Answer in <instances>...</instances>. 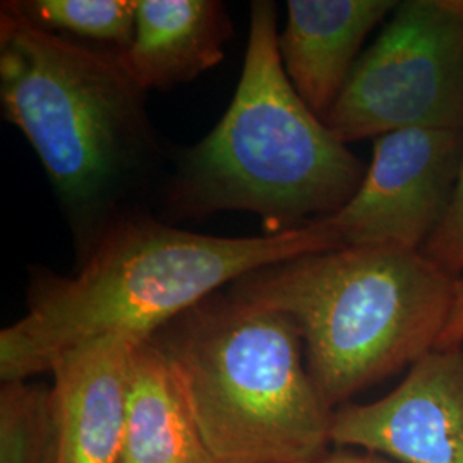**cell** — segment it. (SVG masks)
I'll use <instances>...</instances> for the list:
<instances>
[{"label":"cell","mask_w":463,"mask_h":463,"mask_svg":"<svg viewBox=\"0 0 463 463\" xmlns=\"http://www.w3.org/2000/svg\"><path fill=\"white\" fill-rule=\"evenodd\" d=\"M326 252L315 223L263 237H215L151 218H116L74 277L45 275L30 309L0 333V376L47 373L67 350L105 336L145 342L227 283Z\"/></svg>","instance_id":"6da1fadb"},{"label":"cell","mask_w":463,"mask_h":463,"mask_svg":"<svg viewBox=\"0 0 463 463\" xmlns=\"http://www.w3.org/2000/svg\"><path fill=\"white\" fill-rule=\"evenodd\" d=\"M365 170L290 83L279 53L275 4L254 2L231 107L185 151L170 203L184 216L248 212L261 216L269 233H283L342 208Z\"/></svg>","instance_id":"7a4b0ae2"},{"label":"cell","mask_w":463,"mask_h":463,"mask_svg":"<svg viewBox=\"0 0 463 463\" xmlns=\"http://www.w3.org/2000/svg\"><path fill=\"white\" fill-rule=\"evenodd\" d=\"M455 283L422 249L361 246L265 266L229 292L298 325L309 376L335 412L436 348Z\"/></svg>","instance_id":"3957f363"},{"label":"cell","mask_w":463,"mask_h":463,"mask_svg":"<svg viewBox=\"0 0 463 463\" xmlns=\"http://www.w3.org/2000/svg\"><path fill=\"white\" fill-rule=\"evenodd\" d=\"M145 93L118 50L90 49L0 9V101L90 244L151 148Z\"/></svg>","instance_id":"277c9868"},{"label":"cell","mask_w":463,"mask_h":463,"mask_svg":"<svg viewBox=\"0 0 463 463\" xmlns=\"http://www.w3.org/2000/svg\"><path fill=\"white\" fill-rule=\"evenodd\" d=\"M174 365L212 463H321L333 411L309 376L298 325L213 294L151 336Z\"/></svg>","instance_id":"5b68a950"},{"label":"cell","mask_w":463,"mask_h":463,"mask_svg":"<svg viewBox=\"0 0 463 463\" xmlns=\"http://www.w3.org/2000/svg\"><path fill=\"white\" fill-rule=\"evenodd\" d=\"M323 122L344 145L405 129L463 131V0L398 2Z\"/></svg>","instance_id":"8992f818"},{"label":"cell","mask_w":463,"mask_h":463,"mask_svg":"<svg viewBox=\"0 0 463 463\" xmlns=\"http://www.w3.org/2000/svg\"><path fill=\"white\" fill-rule=\"evenodd\" d=\"M462 149L458 129H405L376 137L359 189L335 213L315 222L330 250L424 248L447 212Z\"/></svg>","instance_id":"52a82bcc"},{"label":"cell","mask_w":463,"mask_h":463,"mask_svg":"<svg viewBox=\"0 0 463 463\" xmlns=\"http://www.w3.org/2000/svg\"><path fill=\"white\" fill-rule=\"evenodd\" d=\"M331 443L400 463H463V348H434L386 397L333 412Z\"/></svg>","instance_id":"ba28073f"},{"label":"cell","mask_w":463,"mask_h":463,"mask_svg":"<svg viewBox=\"0 0 463 463\" xmlns=\"http://www.w3.org/2000/svg\"><path fill=\"white\" fill-rule=\"evenodd\" d=\"M137 344L112 335L67 350L53 363L57 463H118Z\"/></svg>","instance_id":"9c48e42d"},{"label":"cell","mask_w":463,"mask_h":463,"mask_svg":"<svg viewBox=\"0 0 463 463\" xmlns=\"http://www.w3.org/2000/svg\"><path fill=\"white\" fill-rule=\"evenodd\" d=\"M398 2L290 0L279 33L281 64L298 97L319 118L342 93L367 34Z\"/></svg>","instance_id":"30bf717a"},{"label":"cell","mask_w":463,"mask_h":463,"mask_svg":"<svg viewBox=\"0 0 463 463\" xmlns=\"http://www.w3.org/2000/svg\"><path fill=\"white\" fill-rule=\"evenodd\" d=\"M231 36L222 2L139 0L133 42L118 57L143 91L168 90L218 66Z\"/></svg>","instance_id":"8fae6325"},{"label":"cell","mask_w":463,"mask_h":463,"mask_svg":"<svg viewBox=\"0 0 463 463\" xmlns=\"http://www.w3.org/2000/svg\"><path fill=\"white\" fill-rule=\"evenodd\" d=\"M118 463H212L177 373L153 338L133 350Z\"/></svg>","instance_id":"7c38bea8"},{"label":"cell","mask_w":463,"mask_h":463,"mask_svg":"<svg viewBox=\"0 0 463 463\" xmlns=\"http://www.w3.org/2000/svg\"><path fill=\"white\" fill-rule=\"evenodd\" d=\"M52 390L7 381L0 392V463H57Z\"/></svg>","instance_id":"4fadbf2b"},{"label":"cell","mask_w":463,"mask_h":463,"mask_svg":"<svg viewBox=\"0 0 463 463\" xmlns=\"http://www.w3.org/2000/svg\"><path fill=\"white\" fill-rule=\"evenodd\" d=\"M21 16L47 32L78 34L126 50L136 32V0H16Z\"/></svg>","instance_id":"5bb4252c"},{"label":"cell","mask_w":463,"mask_h":463,"mask_svg":"<svg viewBox=\"0 0 463 463\" xmlns=\"http://www.w3.org/2000/svg\"><path fill=\"white\" fill-rule=\"evenodd\" d=\"M422 252L448 275L460 279L463 271V149L447 212L430 233Z\"/></svg>","instance_id":"9a60e30c"},{"label":"cell","mask_w":463,"mask_h":463,"mask_svg":"<svg viewBox=\"0 0 463 463\" xmlns=\"http://www.w3.org/2000/svg\"><path fill=\"white\" fill-rule=\"evenodd\" d=\"M463 345V279H457L455 283V298L451 304V311L448 316L447 325L441 331L436 348L451 350L462 348Z\"/></svg>","instance_id":"2e32d148"},{"label":"cell","mask_w":463,"mask_h":463,"mask_svg":"<svg viewBox=\"0 0 463 463\" xmlns=\"http://www.w3.org/2000/svg\"><path fill=\"white\" fill-rule=\"evenodd\" d=\"M321 463H395L386 457H381L376 453H359L352 451L348 448H340L336 451H330L328 457Z\"/></svg>","instance_id":"e0dca14e"}]
</instances>
